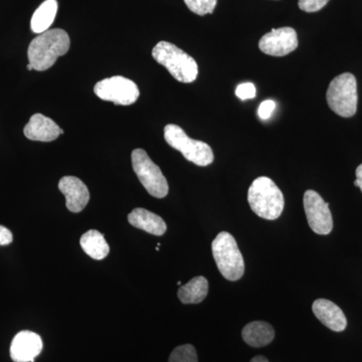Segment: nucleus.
Here are the masks:
<instances>
[{
	"label": "nucleus",
	"mask_w": 362,
	"mask_h": 362,
	"mask_svg": "<svg viewBox=\"0 0 362 362\" xmlns=\"http://www.w3.org/2000/svg\"><path fill=\"white\" fill-rule=\"evenodd\" d=\"M70 45V37L65 30L61 28L47 30L30 42L28 49V61L33 70H49L59 57L69 52Z\"/></svg>",
	"instance_id": "nucleus-1"
},
{
	"label": "nucleus",
	"mask_w": 362,
	"mask_h": 362,
	"mask_svg": "<svg viewBox=\"0 0 362 362\" xmlns=\"http://www.w3.org/2000/svg\"><path fill=\"white\" fill-rule=\"evenodd\" d=\"M247 202L259 218L277 220L284 209V195L271 178L261 176L252 181L247 192Z\"/></svg>",
	"instance_id": "nucleus-2"
},
{
	"label": "nucleus",
	"mask_w": 362,
	"mask_h": 362,
	"mask_svg": "<svg viewBox=\"0 0 362 362\" xmlns=\"http://www.w3.org/2000/svg\"><path fill=\"white\" fill-rule=\"evenodd\" d=\"M152 57L157 63L165 66L178 82H194L199 75V66L187 52L168 42H158L152 49Z\"/></svg>",
	"instance_id": "nucleus-3"
},
{
	"label": "nucleus",
	"mask_w": 362,
	"mask_h": 362,
	"mask_svg": "<svg viewBox=\"0 0 362 362\" xmlns=\"http://www.w3.org/2000/svg\"><path fill=\"white\" fill-rule=\"evenodd\" d=\"M211 250L216 266L226 280L233 282L244 276V258L235 238L230 233H218L211 244Z\"/></svg>",
	"instance_id": "nucleus-4"
},
{
	"label": "nucleus",
	"mask_w": 362,
	"mask_h": 362,
	"mask_svg": "<svg viewBox=\"0 0 362 362\" xmlns=\"http://www.w3.org/2000/svg\"><path fill=\"white\" fill-rule=\"evenodd\" d=\"M164 138L169 146L181 152L185 159L197 166H207L213 163L214 152L206 142L192 139L175 124H168L164 128Z\"/></svg>",
	"instance_id": "nucleus-5"
},
{
	"label": "nucleus",
	"mask_w": 362,
	"mask_h": 362,
	"mask_svg": "<svg viewBox=\"0 0 362 362\" xmlns=\"http://www.w3.org/2000/svg\"><path fill=\"white\" fill-rule=\"evenodd\" d=\"M328 106L337 115L349 118L357 110V83L352 74L344 73L331 81L326 94Z\"/></svg>",
	"instance_id": "nucleus-6"
},
{
	"label": "nucleus",
	"mask_w": 362,
	"mask_h": 362,
	"mask_svg": "<svg viewBox=\"0 0 362 362\" xmlns=\"http://www.w3.org/2000/svg\"><path fill=\"white\" fill-rule=\"evenodd\" d=\"M131 159L136 175L148 194L156 199L165 197L169 190L168 180L146 151L143 149L133 150Z\"/></svg>",
	"instance_id": "nucleus-7"
},
{
	"label": "nucleus",
	"mask_w": 362,
	"mask_h": 362,
	"mask_svg": "<svg viewBox=\"0 0 362 362\" xmlns=\"http://www.w3.org/2000/svg\"><path fill=\"white\" fill-rule=\"evenodd\" d=\"M94 92L104 101L123 106L134 104L140 95L137 85L122 76H115L100 81L95 86Z\"/></svg>",
	"instance_id": "nucleus-8"
},
{
	"label": "nucleus",
	"mask_w": 362,
	"mask_h": 362,
	"mask_svg": "<svg viewBox=\"0 0 362 362\" xmlns=\"http://www.w3.org/2000/svg\"><path fill=\"white\" fill-rule=\"evenodd\" d=\"M304 209L311 230L317 235H328L332 232V214L329 204L324 202L320 194L314 190H307L304 194Z\"/></svg>",
	"instance_id": "nucleus-9"
},
{
	"label": "nucleus",
	"mask_w": 362,
	"mask_h": 362,
	"mask_svg": "<svg viewBox=\"0 0 362 362\" xmlns=\"http://www.w3.org/2000/svg\"><path fill=\"white\" fill-rule=\"evenodd\" d=\"M299 42L296 30L292 28L272 30L259 40V47L264 54L273 57H284L297 49Z\"/></svg>",
	"instance_id": "nucleus-10"
},
{
	"label": "nucleus",
	"mask_w": 362,
	"mask_h": 362,
	"mask_svg": "<svg viewBox=\"0 0 362 362\" xmlns=\"http://www.w3.org/2000/svg\"><path fill=\"white\" fill-rule=\"evenodd\" d=\"M42 350V341L39 334L32 331H21L11 342V359L14 362H33Z\"/></svg>",
	"instance_id": "nucleus-11"
},
{
	"label": "nucleus",
	"mask_w": 362,
	"mask_h": 362,
	"mask_svg": "<svg viewBox=\"0 0 362 362\" xmlns=\"http://www.w3.org/2000/svg\"><path fill=\"white\" fill-rule=\"evenodd\" d=\"M59 189L65 195L66 209L71 213H80L90 201L87 185L75 176H64L59 180Z\"/></svg>",
	"instance_id": "nucleus-12"
},
{
	"label": "nucleus",
	"mask_w": 362,
	"mask_h": 362,
	"mask_svg": "<svg viewBox=\"0 0 362 362\" xmlns=\"http://www.w3.org/2000/svg\"><path fill=\"white\" fill-rule=\"evenodd\" d=\"M61 130L58 124L49 117L35 114L23 128V133L33 141L51 142L58 139Z\"/></svg>",
	"instance_id": "nucleus-13"
},
{
	"label": "nucleus",
	"mask_w": 362,
	"mask_h": 362,
	"mask_svg": "<svg viewBox=\"0 0 362 362\" xmlns=\"http://www.w3.org/2000/svg\"><path fill=\"white\" fill-rule=\"evenodd\" d=\"M312 310L319 321L335 332H342L347 326V319L337 304L326 299L316 300Z\"/></svg>",
	"instance_id": "nucleus-14"
},
{
	"label": "nucleus",
	"mask_w": 362,
	"mask_h": 362,
	"mask_svg": "<svg viewBox=\"0 0 362 362\" xmlns=\"http://www.w3.org/2000/svg\"><path fill=\"white\" fill-rule=\"evenodd\" d=\"M128 221L136 228L154 235H162L166 232L165 221L161 216L145 209H134L128 214Z\"/></svg>",
	"instance_id": "nucleus-15"
},
{
	"label": "nucleus",
	"mask_w": 362,
	"mask_h": 362,
	"mask_svg": "<svg viewBox=\"0 0 362 362\" xmlns=\"http://www.w3.org/2000/svg\"><path fill=\"white\" fill-rule=\"evenodd\" d=\"M242 337L247 345L259 349L273 341L275 330L272 327L271 324L264 321H254L245 326L242 331Z\"/></svg>",
	"instance_id": "nucleus-16"
},
{
	"label": "nucleus",
	"mask_w": 362,
	"mask_h": 362,
	"mask_svg": "<svg viewBox=\"0 0 362 362\" xmlns=\"http://www.w3.org/2000/svg\"><path fill=\"white\" fill-rule=\"evenodd\" d=\"M58 13V1L57 0H45L39 8L33 13L30 21V28L33 33H40L49 30V26L54 23Z\"/></svg>",
	"instance_id": "nucleus-17"
},
{
	"label": "nucleus",
	"mask_w": 362,
	"mask_h": 362,
	"mask_svg": "<svg viewBox=\"0 0 362 362\" xmlns=\"http://www.w3.org/2000/svg\"><path fill=\"white\" fill-rule=\"evenodd\" d=\"M209 293V282L202 276L192 279L187 284L180 286L178 298L183 304H197L204 301Z\"/></svg>",
	"instance_id": "nucleus-18"
},
{
	"label": "nucleus",
	"mask_w": 362,
	"mask_h": 362,
	"mask_svg": "<svg viewBox=\"0 0 362 362\" xmlns=\"http://www.w3.org/2000/svg\"><path fill=\"white\" fill-rule=\"evenodd\" d=\"M80 244L86 254L94 259H103L110 252L104 235L96 230L85 233L81 238Z\"/></svg>",
	"instance_id": "nucleus-19"
},
{
	"label": "nucleus",
	"mask_w": 362,
	"mask_h": 362,
	"mask_svg": "<svg viewBox=\"0 0 362 362\" xmlns=\"http://www.w3.org/2000/svg\"><path fill=\"white\" fill-rule=\"evenodd\" d=\"M169 362H197V350L190 344L176 347L169 356Z\"/></svg>",
	"instance_id": "nucleus-20"
},
{
	"label": "nucleus",
	"mask_w": 362,
	"mask_h": 362,
	"mask_svg": "<svg viewBox=\"0 0 362 362\" xmlns=\"http://www.w3.org/2000/svg\"><path fill=\"white\" fill-rule=\"evenodd\" d=\"M188 8L197 16L213 13L218 0H185Z\"/></svg>",
	"instance_id": "nucleus-21"
},
{
	"label": "nucleus",
	"mask_w": 362,
	"mask_h": 362,
	"mask_svg": "<svg viewBox=\"0 0 362 362\" xmlns=\"http://www.w3.org/2000/svg\"><path fill=\"white\" fill-rule=\"evenodd\" d=\"M328 2L329 0H299L298 6L301 11H306V13H316V11H321Z\"/></svg>",
	"instance_id": "nucleus-22"
},
{
	"label": "nucleus",
	"mask_w": 362,
	"mask_h": 362,
	"mask_svg": "<svg viewBox=\"0 0 362 362\" xmlns=\"http://www.w3.org/2000/svg\"><path fill=\"white\" fill-rule=\"evenodd\" d=\"M256 94V87L252 83H244V84L238 86L237 89H235V95L243 101L247 99H254Z\"/></svg>",
	"instance_id": "nucleus-23"
},
{
	"label": "nucleus",
	"mask_w": 362,
	"mask_h": 362,
	"mask_svg": "<svg viewBox=\"0 0 362 362\" xmlns=\"http://www.w3.org/2000/svg\"><path fill=\"white\" fill-rule=\"evenodd\" d=\"M276 108V103L273 100H267L262 102L258 109V115L262 120H268Z\"/></svg>",
	"instance_id": "nucleus-24"
},
{
	"label": "nucleus",
	"mask_w": 362,
	"mask_h": 362,
	"mask_svg": "<svg viewBox=\"0 0 362 362\" xmlns=\"http://www.w3.org/2000/svg\"><path fill=\"white\" fill-rule=\"evenodd\" d=\"M13 233L6 226H0V246H6L13 242Z\"/></svg>",
	"instance_id": "nucleus-25"
},
{
	"label": "nucleus",
	"mask_w": 362,
	"mask_h": 362,
	"mask_svg": "<svg viewBox=\"0 0 362 362\" xmlns=\"http://www.w3.org/2000/svg\"><path fill=\"white\" fill-rule=\"evenodd\" d=\"M356 180L354 181V185H356V187L361 188L362 192V164L356 168Z\"/></svg>",
	"instance_id": "nucleus-26"
},
{
	"label": "nucleus",
	"mask_w": 362,
	"mask_h": 362,
	"mask_svg": "<svg viewBox=\"0 0 362 362\" xmlns=\"http://www.w3.org/2000/svg\"><path fill=\"white\" fill-rule=\"evenodd\" d=\"M250 362H269V361L266 358L265 356H255L254 358H252V361Z\"/></svg>",
	"instance_id": "nucleus-27"
},
{
	"label": "nucleus",
	"mask_w": 362,
	"mask_h": 362,
	"mask_svg": "<svg viewBox=\"0 0 362 362\" xmlns=\"http://www.w3.org/2000/svg\"><path fill=\"white\" fill-rule=\"evenodd\" d=\"M26 69H28V71H33V66L30 65V64H28V66H26Z\"/></svg>",
	"instance_id": "nucleus-28"
}]
</instances>
